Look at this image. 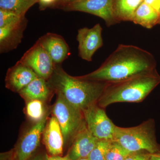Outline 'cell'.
Segmentation results:
<instances>
[{
	"label": "cell",
	"mask_w": 160,
	"mask_h": 160,
	"mask_svg": "<svg viewBox=\"0 0 160 160\" xmlns=\"http://www.w3.org/2000/svg\"><path fill=\"white\" fill-rule=\"evenodd\" d=\"M57 95L52 108V114L59 124L64 144H66L69 141H72L86 123L81 109L72 105L61 95Z\"/></svg>",
	"instance_id": "5b68a950"
},
{
	"label": "cell",
	"mask_w": 160,
	"mask_h": 160,
	"mask_svg": "<svg viewBox=\"0 0 160 160\" xmlns=\"http://www.w3.org/2000/svg\"><path fill=\"white\" fill-rule=\"evenodd\" d=\"M47 81L53 91L82 111L98 104L109 84L71 76L61 64H55L53 73Z\"/></svg>",
	"instance_id": "7a4b0ae2"
},
{
	"label": "cell",
	"mask_w": 160,
	"mask_h": 160,
	"mask_svg": "<svg viewBox=\"0 0 160 160\" xmlns=\"http://www.w3.org/2000/svg\"><path fill=\"white\" fill-rule=\"evenodd\" d=\"M42 135L44 145L50 155L62 154L64 138L59 124L53 116L46 122Z\"/></svg>",
	"instance_id": "5bb4252c"
},
{
	"label": "cell",
	"mask_w": 160,
	"mask_h": 160,
	"mask_svg": "<svg viewBox=\"0 0 160 160\" xmlns=\"http://www.w3.org/2000/svg\"><path fill=\"white\" fill-rule=\"evenodd\" d=\"M65 11L86 12L102 19L107 26L119 23L113 10V0H78L62 6Z\"/></svg>",
	"instance_id": "52a82bcc"
},
{
	"label": "cell",
	"mask_w": 160,
	"mask_h": 160,
	"mask_svg": "<svg viewBox=\"0 0 160 160\" xmlns=\"http://www.w3.org/2000/svg\"><path fill=\"white\" fill-rule=\"evenodd\" d=\"M151 53L133 45H119L99 68L80 76L84 79L114 83L156 70Z\"/></svg>",
	"instance_id": "6da1fadb"
},
{
	"label": "cell",
	"mask_w": 160,
	"mask_h": 160,
	"mask_svg": "<svg viewBox=\"0 0 160 160\" xmlns=\"http://www.w3.org/2000/svg\"><path fill=\"white\" fill-rule=\"evenodd\" d=\"M112 141L99 140L88 156L89 160H106V154Z\"/></svg>",
	"instance_id": "7402d4cb"
},
{
	"label": "cell",
	"mask_w": 160,
	"mask_h": 160,
	"mask_svg": "<svg viewBox=\"0 0 160 160\" xmlns=\"http://www.w3.org/2000/svg\"><path fill=\"white\" fill-rule=\"evenodd\" d=\"M149 160H160V153L151 154Z\"/></svg>",
	"instance_id": "f1b7e54d"
},
{
	"label": "cell",
	"mask_w": 160,
	"mask_h": 160,
	"mask_svg": "<svg viewBox=\"0 0 160 160\" xmlns=\"http://www.w3.org/2000/svg\"><path fill=\"white\" fill-rule=\"evenodd\" d=\"M47 115L29 129L21 138L13 154L14 160H29L40 145L47 122Z\"/></svg>",
	"instance_id": "30bf717a"
},
{
	"label": "cell",
	"mask_w": 160,
	"mask_h": 160,
	"mask_svg": "<svg viewBox=\"0 0 160 160\" xmlns=\"http://www.w3.org/2000/svg\"><path fill=\"white\" fill-rule=\"evenodd\" d=\"M46 160H72L68 155L66 156L62 157L61 156H51L50 155H46Z\"/></svg>",
	"instance_id": "83f0119b"
},
{
	"label": "cell",
	"mask_w": 160,
	"mask_h": 160,
	"mask_svg": "<svg viewBox=\"0 0 160 160\" xmlns=\"http://www.w3.org/2000/svg\"><path fill=\"white\" fill-rule=\"evenodd\" d=\"M26 16H22L11 12L0 9V27L17 22Z\"/></svg>",
	"instance_id": "603a6c76"
},
{
	"label": "cell",
	"mask_w": 160,
	"mask_h": 160,
	"mask_svg": "<svg viewBox=\"0 0 160 160\" xmlns=\"http://www.w3.org/2000/svg\"><path fill=\"white\" fill-rule=\"evenodd\" d=\"M151 153L146 151L132 152L124 160H149Z\"/></svg>",
	"instance_id": "cb8c5ba5"
},
{
	"label": "cell",
	"mask_w": 160,
	"mask_h": 160,
	"mask_svg": "<svg viewBox=\"0 0 160 160\" xmlns=\"http://www.w3.org/2000/svg\"><path fill=\"white\" fill-rule=\"evenodd\" d=\"M6 160H14V158H8L7 159H6Z\"/></svg>",
	"instance_id": "1f68e13d"
},
{
	"label": "cell",
	"mask_w": 160,
	"mask_h": 160,
	"mask_svg": "<svg viewBox=\"0 0 160 160\" xmlns=\"http://www.w3.org/2000/svg\"><path fill=\"white\" fill-rule=\"evenodd\" d=\"M53 91L47 80L38 77L32 81L18 93L27 102L33 100L44 101L49 98Z\"/></svg>",
	"instance_id": "2e32d148"
},
{
	"label": "cell",
	"mask_w": 160,
	"mask_h": 160,
	"mask_svg": "<svg viewBox=\"0 0 160 160\" xmlns=\"http://www.w3.org/2000/svg\"><path fill=\"white\" fill-rule=\"evenodd\" d=\"M98 140L89 132L86 124L72 140L67 155L72 160L88 158Z\"/></svg>",
	"instance_id": "9a60e30c"
},
{
	"label": "cell",
	"mask_w": 160,
	"mask_h": 160,
	"mask_svg": "<svg viewBox=\"0 0 160 160\" xmlns=\"http://www.w3.org/2000/svg\"><path fill=\"white\" fill-rule=\"evenodd\" d=\"M19 61L31 68L38 77L47 81L51 77L55 66L38 40L24 53Z\"/></svg>",
	"instance_id": "ba28073f"
},
{
	"label": "cell",
	"mask_w": 160,
	"mask_h": 160,
	"mask_svg": "<svg viewBox=\"0 0 160 160\" xmlns=\"http://www.w3.org/2000/svg\"><path fill=\"white\" fill-rule=\"evenodd\" d=\"M28 24L25 17L17 22L0 27V52L7 53L16 49L22 42Z\"/></svg>",
	"instance_id": "8fae6325"
},
{
	"label": "cell",
	"mask_w": 160,
	"mask_h": 160,
	"mask_svg": "<svg viewBox=\"0 0 160 160\" xmlns=\"http://www.w3.org/2000/svg\"><path fill=\"white\" fill-rule=\"evenodd\" d=\"M44 101L33 100L27 102L26 112L27 117L32 122H38L46 115Z\"/></svg>",
	"instance_id": "ffe728a7"
},
{
	"label": "cell",
	"mask_w": 160,
	"mask_h": 160,
	"mask_svg": "<svg viewBox=\"0 0 160 160\" xmlns=\"http://www.w3.org/2000/svg\"><path fill=\"white\" fill-rule=\"evenodd\" d=\"M38 40L55 64H62L70 54L69 46L59 35L47 32Z\"/></svg>",
	"instance_id": "7c38bea8"
},
{
	"label": "cell",
	"mask_w": 160,
	"mask_h": 160,
	"mask_svg": "<svg viewBox=\"0 0 160 160\" xmlns=\"http://www.w3.org/2000/svg\"><path fill=\"white\" fill-rule=\"evenodd\" d=\"M160 83V76L156 70L117 82L109 83L98 105L105 109L116 103L140 102Z\"/></svg>",
	"instance_id": "3957f363"
},
{
	"label": "cell",
	"mask_w": 160,
	"mask_h": 160,
	"mask_svg": "<svg viewBox=\"0 0 160 160\" xmlns=\"http://www.w3.org/2000/svg\"><path fill=\"white\" fill-rule=\"evenodd\" d=\"M82 112L86 126L95 137L113 141L116 126L108 117L104 108L96 104Z\"/></svg>",
	"instance_id": "8992f818"
},
{
	"label": "cell",
	"mask_w": 160,
	"mask_h": 160,
	"mask_svg": "<svg viewBox=\"0 0 160 160\" xmlns=\"http://www.w3.org/2000/svg\"><path fill=\"white\" fill-rule=\"evenodd\" d=\"M78 0H56L51 8L61 9L62 6Z\"/></svg>",
	"instance_id": "4316f807"
},
{
	"label": "cell",
	"mask_w": 160,
	"mask_h": 160,
	"mask_svg": "<svg viewBox=\"0 0 160 160\" xmlns=\"http://www.w3.org/2000/svg\"><path fill=\"white\" fill-rule=\"evenodd\" d=\"M143 2L152 7L160 16V0H144Z\"/></svg>",
	"instance_id": "484cf974"
},
{
	"label": "cell",
	"mask_w": 160,
	"mask_h": 160,
	"mask_svg": "<svg viewBox=\"0 0 160 160\" xmlns=\"http://www.w3.org/2000/svg\"><path fill=\"white\" fill-rule=\"evenodd\" d=\"M131 152L146 151L160 153V145L156 137L155 122L149 119L134 127H116L114 139Z\"/></svg>",
	"instance_id": "277c9868"
},
{
	"label": "cell",
	"mask_w": 160,
	"mask_h": 160,
	"mask_svg": "<svg viewBox=\"0 0 160 160\" xmlns=\"http://www.w3.org/2000/svg\"><path fill=\"white\" fill-rule=\"evenodd\" d=\"M32 160H46V156L39 154L35 157Z\"/></svg>",
	"instance_id": "f546056e"
},
{
	"label": "cell",
	"mask_w": 160,
	"mask_h": 160,
	"mask_svg": "<svg viewBox=\"0 0 160 160\" xmlns=\"http://www.w3.org/2000/svg\"><path fill=\"white\" fill-rule=\"evenodd\" d=\"M56 0H38L41 10H45L48 7L51 8L53 6Z\"/></svg>",
	"instance_id": "d4e9b609"
},
{
	"label": "cell",
	"mask_w": 160,
	"mask_h": 160,
	"mask_svg": "<svg viewBox=\"0 0 160 160\" xmlns=\"http://www.w3.org/2000/svg\"><path fill=\"white\" fill-rule=\"evenodd\" d=\"M38 0H0V9L25 16L27 12Z\"/></svg>",
	"instance_id": "d6986e66"
},
{
	"label": "cell",
	"mask_w": 160,
	"mask_h": 160,
	"mask_svg": "<svg viewBox=\"0 0 160 160\" xmlns=\"http://www.w3.org/2000/svg\"><path fill=\"white\" fill-rule=\"evenodd\" d=\"M37 78L31 68L18 61L8 69L5 79L6 86L11 91L19 92Z\"/></svg>",
	"instance_id": "4fadbf2b"
},
{
	"label": "cell",
	"mask_w": 160,
	"mask_h": 160,
	"mask_svg": "<svg viewBox=\"0 0 160 160\" xmlns=\"http://www.w3.org/2000/svg\"><path fill=\"white\" fill-rule=\"evenodd\" d=\"M102 28L99 23L91 28L84 27L78 30L77 40L78 42L79 56L83 60L91 62L98 49L102 47Z\"/></svg>",
	"instance_id": "9c48e42d"
},
{
	"label": "cell",
	"mask_w": 160,
	"mask_h": 160,
	"mask_svg": "<svg viewBox=\"0 0 160 160\" xmlns=\"http://www.w3.org/2000/svg\"><path fill=\"white\" fill-rule=\"evenodd\" d=\"M131 153L113 140L107 152L106 160H124Z\"/></svg>",
	"instance_id": "44dd1931"
},
{
	"label": "cell",
	"mask_w": 160,
	"mask_h": 160,
	"mask_svg": "<svg viewBox=\"0 0 160 160\" xmlns=\"http://www.w3.org/2000/svg\"><path fill=\"white\" fill-rule=\"evenodd\" d=\"M77 160H89L88 158H83L79 159Z\"/></svg>",
	"instance_id": "4dcf8cb0"
},
{
	"label": "cell",
	"mask_w": 160,
	"mask_h": 160,
	"mask_svg": "<svg viewBox=\"0 0 160 160\" xmlns=\"http://www.w3.org/2000/svg\"><path fill=\"white\" fill-rule=\"evenodd\" d=\"M132 22L151 29L160 22V16L152 7L143 2L135 12Z\"/></svg>",
	"instance_id": "e0dca14e"
},
{
	"label": "cell",
	"mask_w": 160,
	"mask_h": 160,
	"mask_svg": "<svg viewBox=\"0 0 160 160\" xmlns=\"http://www.w3.org/2000/svg\"><path fill=\"white\" fill-rule=\"evenodd\" d=\"M144 0H113V10L119 22H132L135 12Z\"/></svg>",
	"instance_id": "ac0fdd59"
}]
</instances>
